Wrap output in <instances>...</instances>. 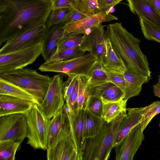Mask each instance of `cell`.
<instances>
[{
	"mask_svg": "<svg viewBox=\"0 0 160 160\" xmlns=\"http://www.w3.org/2000/svg\"><path fill=\"white\" fill-rule=\"evenodd\" d=\"M152 7L160 16V0H148Z\"/></svg>",
	"mask_w": 160,
	"mask_h": 160,
	"instance_id": "cell-43",
	"label": "cell"
},
{
	"mask_svg": "<svg viewBox=\"0 0 160 160\" xmlns=\"http://www.w3.org/2000/svg\"><path fill=\"white\" fill-rule=\"evenodd\" d=\"M160 113V101H157L143 107L141 120L139 123L141 129H145L153 118Z\"/></svg>",
	"mask_w": 160,
	"mask_h": 160,
	"instance_id": "cell-31",
	"label": "cell"
},
{
	"mask_svg": "<svg viewBox=\"0 0 160 160\" xmlns=\"http://www.w3.org/2000/svg\"><path fill=\"white\" fill-rule=\"evenodd\" d=\"M139 21L145 38L160 43V28L142 18H139Z\"/></svg>",
	"mask_w": 160,
	"mask_h": 160,
	"instance_id": "cell-34",
	"label": "cell"
},
{
	"mask_svg": "<svg viewBox=\"0 0 160 160\" xmlns=\"http://www.w3.org/2000/svg\"><path fill=\"white\" fill-rule=\"evenodd\" d=\"M102 118L98 117L85 108L84 138L85 140L95 136L101 129L104 123Z\"/></svg>",
	"mask_w": 160,
	"mask_h": 160,
	"instance_id": "cell-24",
	"label": "cell"
},
{
	"mask_svg": "<svg viewBox=\"0 0 160 160\" xmlns=\"http://www.w3.org/2000/svg\"><path fill=\"white\" fill-rule=\"evenodd\" d=\"M122 0H98L99 7L102 11L105 13L111 7L119 3Z\"/></svg>",
	"mask_w": 160,
	"mask_h": 160,
	"instance_id": "cell-41",
	"label": "cell"
},
{
	"mask_svg": "<svg viewBox=\"0 0 160 160\" xmlns=\"http://www.w3.org/2000/svg\"><path fill=\"white\" fill-rule=\"evenodd\" d=\"M85 52L80 47L56 51L45 62L52 63L71 59L83 55Z\"/></svg>",
	"mask_w": 160,
	"mask_h": 160,
	"instance_id": "cell-28",
	"label": "cell"
},
{
	"mask_svg": "<svg viewBox=\"0 0 160 160\" xmlns=\"http://www.w3.org/2000/svg\"><path fill=\"white\" fill-rule=\"evenodd\" d=\"M23 114L27 124V143L34 149L47 150L50 120L37 103Z\"/></svg>",
	"mask_w": 160,
	"mask_h": 160,
	"instance_id": "cell-5",
	"label": "cell"
},
{
	"mask_svg": "<svg viewBox=\"0 0 160 160\" xmlns=\"http://www.w3.org/2000/svg\"><path fill=\"white\" fill-rule=\"evenodd\" d=\"M27 135V122L23 114L0 116V142L10 140L22 143Z\"/></svg>",
	"mask_w": 160,
	"mask_h": 160,
	"instance_id": "cell-9",
	"label": "cell"
},
{
	"mask_svg": "<svg viewBox=\"0 0 160 160\" xmlns=\"http://www.w3.org/2000/svg\"><path fill=\"white\" fill-rule=\"evenodd\" d=\"M89 96L100 98L103 102H113L124 98L123 91L112 82L88 87Z\"/></svg>",
	"mask_w": 160,
	"mask_h": 160,
	"instance_id": "cell-19",
	"label": "cell"
},
{
	"mask_svg": "<svg viewBox=\"0 0 160 160\" xmlns=\"http://www.w3.org/2000/svg\"><path fill=\"white\" fill-rule=\"evenodd\" d=\"M126 115L127 112L109 123L104 121L95 136L85 140L80 150L82 160H106L109 158L119 124Z\"/></svg>",
	"mask_w": 160,
	"mask_h": 160,
	"instance_id": "cell-3",
	"label": "cell"
},
{
	"mask_svg": "<svg viewBox=\"0 0 160 160\" xmlns=\"http://www.w3.org/2000/svg\"><path fill=\"white\" fill-rule=\"evenodd\" d=\"M106 38V54L105 60L102 64V66L112 71L124 73L127 70L126 67L114 51L109 40Z\"/></svg>",
	"mask_w": 160,
	"mask_h": 160,
	"instance_id": "cell-26",
	"label": "cell"
},
{
	"mask_svg": "<svg viewBox=\"0 0 160 160\" xmlns=\"http://www.w3.org/2000/svg\"><path fill=\"white\" fill-rule=\"evenodd\" d=\"M159 81H160V77L159 78Z\"/></svg>",
	"mask_w": 160,
	"mask_h": 160,
	"instance_id": "cell-46",
	"label": "cell"
},
{
	"mask_svg": "<svg viewBox=\"0 0 160 160\" xmlns=\"http://www.w3.org/2000/svg\"><path fill=\"white\" fill-rule=\"evenodd\" d=\"M140 124L132 129L114 148L116 160H132L144 139Z\"/></svg>",
	"mask_w": 160,
	"mask_h": 160,
	"instance_id": "cell-10",
	"label": "cell"
},
{
	"mask_svg": "<svg viewBox=\"0 0 160 160\" xmlns=\"http://www.w3.org/2000/svg\"><path fill=\"white\" fill-rule=\"evenodd\" d=\"M98 62L97 58L89 52L83 56L70 60L52 63L44 62L38 69L44 72H53L68 75L89 77Z\"/></svg>",
	"mask_w": 160,
	"mask_h": 160,
	"instance_id": "cell-6",
	"label": "cell"
},
{
	"mask_svg": "<svg viewBox=\"0 0 160 160\" xmlns=\"http://www.w3.org/2000/svg\"></svg>",
	"mask_w": 160,
	"mask_h": 160,
	"instance_id": "cell-49",
	"label": "cell"
},
{
	"mask_svg": "<svg viewBox=\"0 0 160 160\" xmlns=\"http://www.w3.org/2000/svg\"><path fill=\"white\" fill-rule=\"evenodd\" d=\"M72 8L71 7H65L52 9L47 21L46 27L64 23Z\"/></svg>",
	"mask_w": 160,
	"mask_h": 160,
	"instance_id": "cell-32",
	"label": "cell"
},
{
	"mask_svg": "<svg viewBox=\"0 0 160 160\" xmlns=\"http://www.w3.org/2000/svg\"><path fill=\"white\" fill-rule=\"evenodd\" d=\"M78 90V78L74 89L70 95L68 102H65L66 104L70 106L73 112H76L78 110L77 102Z\"/></svg>",
	"mask_w": 160,
	"mask_h": 160,
	"instance_id": "cell-39",
	"label": "cell"
},
{
	"mask_svg": "<svg viewBox=\"0 0 160 160\" xmlns=\"http://www.w3.org/2000/svg\"><path fill=\"white\" fill-rule=\"evenodd\" d=\"M62 108L66 113L68 119L70 135L77 148L80 152L85 141L84 138L85 108L73 112L70 106L65 103Z\"/></svg>",
	"mask_w": 160,
	"mask_h": 160,
	"instance_id": "cell-14",
	"label": "cell"
},
{
	"mask_svg": "<svg viewBox=\"0 0 160 160\" xmlns=\"http://www.w3.org/2000/svg\"><path fill=\"white\" fill-rule=\"evenodd\" d=\"M67 80L63 83V92L65 102H68L69 98L73 91L79 76L68 75Z\"/></svg>",
	"mask_w": 160,
	"mask_h": 160,
	"instance_id": "cell-37",
	"label": "cell"
},
{
	"mask_svg": "<svg viewBox=\"0 0 160 160\" xmlns=\"http://www.w3.org/2000/svg\"><path fill=\"white\" fill-rule=\"evenodd\" d=\"M49 0L50 1L51 0Z\"/></svg>",
	"mask_w": 160,
	"mask_h": 160,
	"instance_id": "cell-48",
	"label": "cell"
},
{
	"mask_svg": "<svg viewBox=\"0 0 160 160\" xmlns=\"http://www.w3.org/2000/svg\"><path fill=\"white\" fill-rule=\"evenodd\" d=\"M87 78L79 76L78 77V90L77 102L78 110L85 108L89 97L87 85Z\"/></svg>",
	"mask_w": 160,
	"mask_h": 160,
	"instance_id": "cell-35",
	"label": "cell"
},
{
	"mask_svg": "<svg viewBox=\"0 0 160 160\" xmlns=\"http://www.w3.org/2000/svg\"><path fill=\"white\" fill-rule=\"evenodd\" d=\"M52 10L49 0H0V46L27 31L46 25Z\"/></svg>",
	"mask_w": 160,
	"mask_h": 160,
	"instance_id": "cell-1",
	"label": "cell"
},
{
	"mask_svg": "<svg viewBox=\"0 0 160 160\" xmlns=\"http://www.w3.org/2000/svg\"><path fill=\"white\" fill-rule=\"evenodd\" d=\"M127 101L122 98L115 101L103 102L102 118L104 121L109 123L121 114L126 112Z\"/></svg>",
	"mask_w": 160,
	"mask_h": 160,
	"instance_id": "cell-25",
	"label": "cell"
},
{
	"mask_svg": "<svg viewBox=\"0 0 160 160\" xmlns=\"http://www.w3.org/2000/svg\"><path fill=\"white\" fill-rule=\"evenodd\" d=\"M0 78L24 88L34 96L40 103L48 90L52 78L36 69L24 68L0 74Z\"/></svg>",
	"mask_w": 160,
	"mask_h": 160,
	"instance_id": "cell-4",
	"label": "cell"
},
{
	"mask_svg": "<svg viewBox=\"0 0 160 160\" xmlns=\"http://www.w3.org/2000/svg\"><path fill=\"white\" fill-rule=\"evenodd\" d=\"M159 127H160V123H159Z\"/></svg>",
	"mask_w": 160,
	"mask_h": 160,
	"instance_id": "cell-47",
	"label": "cell"
},
{
	"mask_svg": "<svg viewBox=\"0 0 160 160\" xmlns=\"http://www.w3.org/2000/svg\"><path fill=\"white\" fill-rule=\"evenodd\" d=\"M111 82L103 69L101 63L98 62L87 78V87H90L106 82Z\"/></svg>",
	"mask_w": 160,
	"mask_h": 160,
	"instance_id": "cell-29",
	"label": "cell"
},
{
	"mask_svg": "<svg viewBox=\"0 0 160 160\" xmlns=\"http://www.w3.org/2000/svg\"><path fill=\"white\" fill-rule=\"evenodd\" d=\"M50 1L52 10L62 8H72L73 0H51Z\"/></svg>",
	"mask_w": 160,
	"mask_h": 160,
	"instance_id": "cell-42",
	"label": "cell"
},
{
	"mask_svg": "<svg viewBox=\"0 0 160 160\" xmlns=\"http://www.w3.org/2000/svg\"><path fill=\"white\" fill-rule=\"evenodd\" d=\"M83 34H78L66 33L59 42L56 51L63 49L80 47L82 42Z\"/></svg>",
	"mask_w": 160,
	"mask_h": 160,
	"instance_id": "cell-33",
	"label": "cell"
},
{
	"mask_svg": "<svg viewBox=\"0 0 160 160\" xmlns=\"http://www.w3.org/2000/svg\"><path fill=\"white\" fill-rule=\"evenodd\" d=\"M130 11L160 28V16L148 0H127Z\"/></svg>",
	"mask_w": 160,
	"mask_h": 160,
	"instance_id": "cell-20",
	"label": "cell"
},
{
	"mask_svg": "<svg viewBox=\"0 0 160 160\" xmlns=\"http://www.w3.org/2000/svg\"><path fill=\"white\" fill-rule=\"evenodd\" d=\"M103 68L111 82L123 91L125 84L124 73L112 71Z\"/></svg>",
	"mask_w": 160,
	"mask_h": 160,
	"instance_id": "cell-38",
	"label": "cell"
},
{
	"mask_svg": "<svg viewBox=\"0 0 160 160\" xmlns=\"http://www.w3.org/2000/svg\"><path fill=\"white\" fill-rule=\"evenodd\" d=\"M35 103L24 99L0 94V116L16 113L24 114Z\"/></svg>",
	"mask_w": 160,
	"mask_h": 160,
	"instance_id": "cell-18",
	"label": "cell"
},
{
	"mask_svg": "<svg viewBox=\"0 0 160 160\" xmlns=\"http://www.w3.org/2000/svg\"><path fill=\"white\" fill-rule=\"evenodd\" d=\"M0 94H4L29 100L39 105L36 97L22 87L0 78Z\"/></svg>",
	"mask_w": 160,
	"mask_h": 160,
	"instance_id": "cell-23",
	"label": "cell"
},
{
	"mask_svg": "<svg viewBox=\"0 0 160 160\" xmlns=\"http://www.w3.org/2000/svg\"><path fill=\"white\" fill-rule=\"evenodd\" d=\"M46 28V25L36 27L6 42L0 49V55L31 46L42 42Z\"/></svg>",
	"mask_w": 160,
	"mask_h": 160,
	"instance_id": "cell-11",
	"label": "cell"
},
{
	"mask_svg": "<svg viewBox=\"0 0 160 160\" xmlns=\"http://www.w3.org/2000/svg\"><path fill=\"white\" fill-rule=\"evenodd\" d=\"M105 34L127 70L137 72L151 78L147 58L141 50L139 39L118 22L108 25Z\"/></svg>",
	"mask_w": 160,
	"mask_h": 160,
	"instance_id": "cell-2",
	"label": "cell"
},
{
	"mask_svg": "<svg viewBox=\"0 0 160 160\" xmlns=\"http://www.w3.org/2000/svg\"><path fill=\"white\" fill-rule=\"evenodd\" d=\"M42 42L14 51L0 55V74L25 68L41 54Z\"/></svg>",
	"mask_w": 160,
	"mask_h": 160,
	"instance_id": "cell-7",
	"label": "cell"
},
{
	"mask_svg": "<svg viewBox=\"0 0 160 160\" xmlns=\"http://www.w3.org/2000/svg\"><path fill=\"white\" fill-rule=\"evenodd\" d=\"M21 143L19 141H7L0 142L1 160H14L16 152Z\"/></svg>",
	"mask_w": 160,
	"mask_h": 160,
	"instance_id": "cell-30",
	"label": "cell"
},
{
	"mask_svg": "<svg viewBox=\"0 0 160 160\" xmlns=\"http://www.w3.org/2000/svg\"><path fill=\"white\" fill-rule=\"evenodd\" d=\"M89 16L72 8L71 13L64 22V25L77 21Z\"/></svg>",
	"mask_w": 160,
	"mask_h": 160,
	"instance_id": "cell-40",
	"label": "cell"
},
{
	"mask_svg": "<svg viewBox=\"0 0 160 160\" xmlns=\"http://www.w3.org/2000/svg\"><path fill=\"white\" fill-rule=\"evenodd\" d=\"M117 20L118 18L115 16L110 14L107 15L102 12L77 21L64 25L62 29L67 33L83 34L87 28H93L103 22Z\"/></svg>",
	"mask_w": 160,
	"mask_h": 160,
	"instance_id": "cell-16",
	"label": "cell"
},
{
	"mask_svg": "<svg viewBox=\"0 0 160 160\" xmlns=\"http://www.w3.org/2000/svg\"><path fill=\"white\" fill-rule=\"evenodd\" d=\"M69 133L68 119L66 113L62 108L50 120L47 148L53 147L60 139Z\"/></svg>",
	"mask_w": 160,
	"mask_h": 160,
	"instance_id": "cell-15",
	"label": "cell"
},
{
	"mask_svg": "<svg viewBox=\"0 0 160 160\" xmlns=\"http://www.w3.org/2000/svg\"><path fill=\"white\" fill-rule=\"evenodd\" d=\"M115 11V8L114 7H111L109 10L105 13V14H110V13H112L113 12Z\"/></svg>",
	"mask_w": 160,
	"mask_h": 160,
	"instance_id": "cell-45",
	"label": "cell"
},
{
	"mask_svg": "<svg viewBox=\"0 0 160 160\" xmlns=\"http://www.w3.org/2000/svg\"><path fill=\"white\" fill-rule=\"evenodd\" d=\"M72 7L88 16L102 12L98 0H73Z\"/></svg>",
	"mask_w": 160,
	"mask_h": 160,
	"instance_id": "cell-27",
	"label": "cell"
},
{
	"mask_svg": "<svg viewBox=\"0 0 160 160\" xmlns=\"http://www.w3.org/2000/svg\"><path fill=\"white\" fill-rule=\"evenodd\" d=\"M83 39L80 47L85 52L94 55L102 64L106 54V41L104 26L102 24L93 28L88 34H83Z\"/></svg>",
	"mask_w": 160,
	"mask_h": 160,
	"instance_id": "cell-12",
	"label": "cell"
},
{
	"mask_svg": "<svg viewBox=\"0 0 160 160\" xmlns=\"http://www.w3.org/2000/svg\"><path fill=\"white\" fill-rule=\"evenodd\" d=\"M103 102L99 98L94 96H89L85 108L95 115L102 118Z\"/></svg>",
	"mask_w": 160,
	"mask_h": 160,
	"instance_id": "cell-36",
	"label": "cell"
},
{
	"mask_svg": "<svg viewBox=\"0 0 160 160\" xmlns=\"http://www.w3.org/2000/svg\"><path fill=\"white\" fill-rule=\"evenodd\" d=\"M64 25L62 23L46 27L41 54L45 62L55 53L59 42L65 35L66 32L62 29Z\"/></svg>",
	"mask_w": 160,
	"mask_h": 160,
	"instance_id": "cell-17",
	"label": "cell"
},
{
	"mask_svg": "<svg viewBox=\"0 0 160 160\" xmlns=\"http://www.w3.org/2000/svg\"><path fill=\"white\" fill-rule=\"evenodd\" d=\"M48 160H82L81 152L76 147L70 134L47 149Z\"/></svg>",
	"mask_w": 160,
	"mask_h": 160,
	"instance_id": "cell-13",
	"label": "cell"
},
{
	"mask_svg": "<svg viewBox=\"0 0 160 160\" xmlns=\"http://www.w3.org/2000/svg\"><path fill=\"white\" fill-rule=\"evenodd\" d=\"M63 77L62 73L55 75L52 78L45 95L39 105L50 120L62 108L64 104Z\"/></svg>",
	"mask_w": 160,
	"mask_h": 160,
	"instance_id": "cell-8",
	"label": "cell"
},
{
	"mask_svg": "<svg viewBox=\"0 0 160 160\" xmlns=\"http://www.w3.org/2000/svg\"><path fill=\"white\" fill-rule=\"evenodd\" d=\"M124 74L125 80L124 99L127 101L131 98L139 95L142 85L148 82L150 79L148 76L136 71L127 70Z\"/></svg>",
	"mask_w": 160,
	"mask_h": 160,
	"instance_id": "cell-22",
	"label": "cell"
},
{
	"mask_svg": "<svg viewBox=\"0 0 160 160\" xmlns=\"http://www.w3.org/2000/svg\"><path fill=\"white\" fill-rule=\"evenodd\" d=\"M143 109V108H127V115L121 122L116 134L114 147L132 129L140 123Z\"/></svg>",
	"mask_w": 160,
	"mask_h": 160,
	"instance_id": "cell-21",
	"label": "cell"
},
{
	"mask_svg": "<svg viewBox=\"0 0 160 160\" xmlns=\"http://www.w3.org/2000/svg\"><path fill=\"white\" fill-rule=\"evenodd\" d=\"M154 95L160 98V81L153 86Z\"/></svg>",
	"mask_w": 160,
	"mask_h": 160,
	"instance_id": "cell-44",
	"label": "cell"
}]
</instances>
